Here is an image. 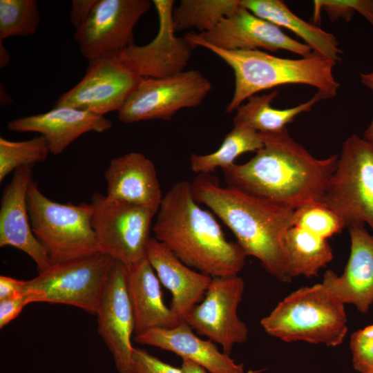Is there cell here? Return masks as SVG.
I'll use <instances>...</instances> for the list:
<instances>
[{
	"mask_svg": "<svg viewBox=\"0 0 373 373\" xmlns=\"http://www.w3.org/2000/svg\"><path fill=\"white\" fill-rule=\"evenodd\" d=\"M191 185L195 200L209 208L230 229L247 256L257 258L279 281L291 280L283 241L293 226L294 210L233 186H222L210 174H198Z\"/></svg>",
	"mask_w": 373,
	"mask_h": 373,
	"instance_id": "obj_3",
	"label": "cell"
},
{
	"mask_svg": "<svg viewBox=\"0 0 373 373\" xmlns=\"http://www.w3.org/2000/svg\"><path fill=\"white\" fill-rule=\"evenodd\" d=\"M260 324L267 334L285 342L331 347L343 342L348 329L344 304L322 283L291 292L262 318Z\"/></svg>",
	"mask_w": 373,
	"mask_h": 373,
	"instance_id": "obj_5",
	"label": "cell"
},
{
	"mask_svg": "<svg viewBox=\"0 0 373 373\" xmlns=\"http://www.w3.org/2000/svg\"><path fill=\"white\" fill-rule=\"evenodd\" d=\"M160 281L146 258L126 268V288L134 316V333L170 329L182 323L162 298Z\"/></svg>",
	"mask_w": 373,
	"mask_h": 373,
	"instance_id": "obj_23",
	"label": "cell"
},
{
	"mask_svg": "<svg viewBox=\"0 0 373 373\" xmlns=\"http://www.w3.org/2000/svg\"><path fill=\"white\" fill-rule=\"evenodd\" d=\"M32 231L42 244L52 265L100 253L92 225L91 204H62L51 200L32 180L27 193Z\"/></svg>",
	"mask_w": 373,
	"mask_h": 373,
	"instance_id": "obj_6",
	"label": "cell"
},
{
	"mask_svg": "<svg viewBox=\"0 0 373 373\" xmlns=\"http://www.w3.org/2000/svg\"><path fill=\"white\" fill-rule=\"evenodd\" d=\"M361 81L365 86L373 92V71L369 73L361 74ZM363 137L373 142V117L370 125L364 131Z\"/></svg>",
	"mask_w": 373,
	"mask_h": 373,
	"instance_id": "obj_38",
	"label": "cell"
},
{
	"mask_svg": "<svg viewBox=\"0 0 373 373\" xmlns=\"http://www.w3.org/2000/svg\"><path fill=\"white\" fill-rule=\"evenodd\" d=\"M204 41L227 50H285L308 57L312 48L286 35L278 26L240 5L209 32L197 33Z\"/></svg>",
	"mask_w": 373,
	"mask_h": 373,
	"instance_id": "obj_16",
	"label": "cell"
},
{
	"mask_svg": "<svg viewBox=\"0 0 373 373\" xmlns=\"http://www.w3.org/2000/svg\"><path fill=\"white\" fill-rule=\"evenodd\" d=\"M322 202L346 227L367 224L373 231V142L355 134L344 141Z\"/></svg>",
	"mask_w": 373,
	"mask_h": 373,
	"instance_id": "obj_7",
	"label": "cell"
},
{
	"mask_svg": "<svg viewBox=\"0 0 373 373\" xmlns=\"http://www.w3.org/2000/svg\"><path fill=\"white\" fill-rule=\"evenodd\" d=\"M240 5L257 17L287 28L300 37L313 52L334 63L341 61L343 52L333 34L311 24L293 13L280 0H240Z\"/></svg>",
	"mask_w": 373,
	"mask_h": 373,
	"instance_id": "obj_24",
	"label": "cell"
},
{
	"mask_svg": "<svg viewBox=\"0 0 373 373\" xmlns=\"http://www.w3.org/2000/svg\"><path fill=\"white\" fill-rule=\"evenodd\" d=\"M31 167L14 171L10 183L4 188L0 207V247L17 248L30 257L39 272L52 262L47 251L34 234L29 218L27 193L32 182Z\"/></svg>",
	"mask_w": 373,
	"mask_h": 373,
	"instance_id": "obj_17",
	"label": "cell"
},
{
	"mask_svg": "<svg viewBox=\"0 0 373 373\" xmlns=\"http://www.w3.org/2000/svg\"><path fill=\"white\" fill-rule=\"evenodd\" d=\"M293 225L327 239L346 227L342 218L323 202H312L294 210Z\"/></svg>",
	"mask_w": 373,
	"mask_h": 373,
	"instance_id": "obj_31",
	"label": "cell"
},
{
	"mask_svg": "<svg viewBox=\"0 0 373 373\" xmlns=\"http://www.w3.org/2000/svg\"><path fill=\"white\" fill-rule=\"evenodd\" d=\"M354 368L363 373L373 367V325L354 332L350 338Z\"/></svg>",
	"mask_w": 373,
	"mask_h": 373,
	"instance_id": "obj_33",
	"label": "cell"
},
{
	"mask_svg": "<svg viewBox=\"0 0 373 373\" xmlns=\"http://www.w3.org/2000/svg\"><path fill=\"white\" fill-rule=\"evenodd\" d=\"M35 303V296L28 291L15 296L0 300V328L14 320L29 303Z\"/></svg>",
	"mask_w": 373,
	"mask_h": 373,
	"instance_id": "obj_35",
	"label": "cell"
},
{
	"mask_svg": "<svg viewBox=\"0 0 373 373\" xmlns=\"http://www.w3.org/2000/svg\"><path fill=\"white\" fill-rule=\"evenodd\" d=\"M146 259L160 283L171 293V310L184 322L193 307L202 300L212 278L191 269L154 237L149 242Z\"/></svg>",
	"mask_w": 373,
	"mask_h": 373,
	"instance_id": "obj_21",
	"label": "cell"
},
{
	"mask_svg": "<svg viewBox=\"0 0 373 373\" xmlns=\"http://www.w3.org/2000/svg\"><path fill=\"white\" fill-rule=\"evenodd\" d=\"M106 195L146 207L156 213L163 195L153 162L139 152L113 158L104 173Z\"/></svg>",
	"mask_w": 373,
	"mask_h": 373,
	"instance_id": "obj_20",
	"label": "cell"
},
{
	"mask_svg": "<svg viewBox=\"0 0 373 373\" xmlns=\"http://www.w3.org/2000/svg\"><path fill=\"white\" fill-rule=\"evenodd\" d=\"M283 253L288 274L294 277L316 276L318 271L333 258L327 239L297 226H291L283 241Z\"/></svg>",
	"mask_w": 373,
	"mask_h": 373,
	"instance_id": "obj_26",
	"label": "cell"
},
{
	"mask_svg": "<svg viewBox=\"0 0 373 373\" xmlns=\"http://www.w3.org/2000/svg\"><path fill=\"white\" fill-rule=\"evenodd\" d=\"M8 128L17 132H36L47 140L50 153H61L70 144L88 132L104 133L113 126L111 120L94 113L68 106L10 121Z\"/></svg>",
	"mask_w": 373,
	"mask_h": 373,
	"instance_id": "obj_19",
	"label": "cell"
},
{
	"mask_svg": "<svg viewBox=\"0 0 373 373\" xmlns=\"http://www.w3.org/2000/svg\"><path fill=\"white\" fill-rule=\"evenodd\" d=\"M150 8L148 0H97L74 34L81 54L90 61L133 44V29Z\"/></svg>",
	"mask_w": 373,
	"mask_h": 373,
	"instance_id": "obj_13",
	"label": "cell"
},
{
	"mask_svg": "<svg viewBox=\"0 0 373 373\" xmlns=\"http://www.w3.org/2000/svg\"><path fill=\"white\" fill-rule=\"evenodd\" d=\"M95 315L97 332L113 358L118 373H129L135 347L133 312L126 288V267L115 260Z\"/></svg>",
	"mask_w": 373,
	"mask_h": 373,
	"instance_id": "obj_15",
	"label": "cell"
},
{
	"mask_svg": "<svg viewBox=\"0 0 373 373\" xmlns=\"http://www.w3.org/2000/svg\"><path fill=\"white\" fill-rule=\"evenodd\" d=\"M159 29L155 38L144 46L134 43L118 52L120 59L142 78H162L185 70L192 47L175 35L173 0H153Z\"/></svg>",
	"mask_w": 373,
	"mask_h": 373,
	"instance_id": "obj_14",
	"label": "cell"
},
{
	"mask_svg": "<svg viewBox=\"0 0 373 373\" xmlns=\"http://www.w3.org/2000/svg\"><path fill=\"white\" fill-rule=\"evenodd\" d=\"M115 261L100 252L52 264L26 280V290L33 294L35 303L68 305L95 314Z\"/></svg>",
	"mask_w": 373,
	"mask_h": 373,
	"instance_id": "obj_8",
	"label": "cell"
},
{
	"mask_svg": "<svg viewBox=\"0 0 373 373\" xmlns=\"http://www.w3.org/2000/svg\"><path fill=\"white\" fill-rule=\"evenodd\" d=\"M211 88L210 81L197 70L143 78L118 112V118L127 124L169 120L180 109L200 106Z\"/></svg>",
	"mask_w": 373,
	"mask_h": 373,
	"instance_id": "obj_10",
	"label": "cell"
},
{
	"mask_svg": "<svg viewBox=\"0 0 373 373\" xmlns=\"http://www.w3.org/2000/svg\"><path fill=\"white\" fill-rule=\"evenodd\" d=\"M239 6L240 0H182L173 10L175 31L195 28L209 32Z\"/></svg>",
	"mask_w": 373,
	"mask_h": 373,
	"instance_id": "obj_28",
	"label": "cell"
},
{
	"mask_svg": "<svg viewBox=\"0 0 373 373\" xmlns=\"http://www.w3.org/2000/svg\"><path fill=\"white\" fill-rule=\"evenodd\" d=\"M97 0H73L70 19L77 29L82 26L89 17Z\"/></svg>",
	"mask_w": 373,
	"mask_h": 373,
	"instance_id": "obj_36",
	"label": "cell"
},
{
	"mask_svg": "<svg viewBox=\"0 0 373 373\" xmlns=\"http://www.w3.org/2000/svg\"><path fill=\"white\" fill-rule=\"evenodd\" d=\"M40 22L35 0H0V40L34 35Z\"/></svg>",
	"mask_w": 373,
	"mask_h": 373,
	"instance_id": "obj_30",
	"label": "cell"
},
{
	"mask_svg": "<svg viewBox=\"0 0 373 373\" xmlns=\"http://www.w3.org/2000/svg\"><path fill=\"white\" fill-rule=\"evenodd\" d=\"M134 341L140 345H151L171 352L190 360L209 373H258L246 372L242 363H237L230 355L221 352L213 342L195 335L185 322L170 329H152L135 335Z\"/></svg>",
	"mask_w": 373,
	"mask_h": 373,
	"instance_id": "obj_22",
	"label": "cell"
},
{
	"mask_svg": "<svg viewBox=\"0 0 373 373\" xmlns=\"http://www.w3.org/2000/svg\"><path fill=\"white\" fill-rule=\"evenodd\" d=\"M10 59V52L3 46V41L0 40V68H3L7 66L9 64Z\"/></svg>",
	"mask_w": 373,
	"mask_h": 373,
	"instance_id": "obj_40",
	"label": "cell"
},
{
	"mask_svg": "<svg viewBox=\"0 0 373 373\" xmlns=\"http://www.w3.org/2000/svg\"><path fill=\"white\" fill-rule=\"evenodd\" d=\"M181 369L184 373H207L204 367L188 359H182Z\"/></svg>",
	"mask_w": 373,
	"mask_h": 373,
	"instance_id": "obj_39",
	"label": "cell"
},
{
	"mask_svg": "<svg viewBox=\"0 0 373 373\" xmlns=\"http://www.w3.org/2000/svg\"><path fill=\"white\" fill-rule=\"evenodd\" d=\"M313 3L316 22L321 20L322 10L325 11L332 21L343 18L347 21L357 12L373 26V0H315Z\"/></svg>",
	"mask_w": 373,
	"mask_h": 373,
	"instance_id": "obj_32",
	"label": "cell"
},
{
	"mask_svg": "<svg viewBox=\"0 0 373 373\" xmlns=\"http://www.w3.org/2000/svg\"><path fill=\"white\" fill-rule=\"evenodd\" d=\"M349 228L350 254L341 276L327 270L322 284L336 299L366 313L373 303V236L364 225Z\"/></svg>",
	"mask_w": 373,
	"mask_h": 373,
	"instance_id": "obj_18",
	"label": "cell"
},
{
	"mask_svg": "<svg viewBox=\"0 0 373 373\" xmlns=\"http://www.w3.org/2000/svg\"><path fill=\"white\" fill-rule=\"evenodd\" d=\"M264 146L260 133L243 124L233 123L231 131L224 137L219 148L211 153L190 157L191 170L198 174H210L217 169H224L233 164L240 155L257 152Z\"/></svg>",
	"mask_w": 373,
	"mask_h": 373,
	"instance_id": "obj_27",
	"label": "cell"
},
{
	"mask_svg": "<svg viewBox=\"0 0 373 373\" xmlns=\"http://www.w3.org/2000/svg\"><path fill=\"white\" fill-rule=\"evenodd\" d=\"M363 373H373V367L368 370L367 371L363 372Z\"/></svg>",
	"mask_w": 373,
	"mask_h": 373,
	"instance_id": "obj_42",
	"label": "cell"
},
{
	"mask_svg": "<svg viewBox=\"0 0 373 373\" xmlns=\"http://www.w3.org/2000/svg\"><path fill=\"white\" fill-rule=\"evenodd\" d=\"M26 280L10 276H0V300L7 299L25 292Z\"/></svg>",
	"mask_w": 373,
	"mask_h": 373,
	"instance_id": "obj_37",
	"label": "cell"
},
{
	"mask_svg": "<svg viewBox=\"0 0 373 373\" xmlns=\"http://www.w3.org/2000/svg\"><path fill=\"white\" fill-rule=\"evenodd\" d=\"M261 134L264 146L250 160L222 169L227 186L293 210L322 202L339 156L314 157L287 128Z\"/></svg>",
	"mask_w": 373,
	"mask_h": 373,
	"instance_id": "obj_1",
	"label": "cell"
},
{
	"mask_svg": "<svg viewBox=\"0 0 373 373\" xmlns=\"http://www.w3.org/2000/svg\"><path fill=\"white\" fill-rule=\"evenodd\" d=\"M278 95L274 90L268 94L253 95L246 103L236 110L233 123L243 124L260 133L271 134L281 132L287 128V124L305 112L310 111L313 106L323 98L316 92L307 102L296 106L278 109L271 106V102Z\"/></svg>",
	"mask_w": 373,
	"mask_h": 373,
	"instance_id": "obj_25",
	"label": "cell"
},
{
	"mask_svg": "<svg viewBox=\"0 0 373 373\" xmlns=\"http://www.w3.org/2000/svg\"><path fill=\"white\" fill-rule=\"evenodd\" d=\"M129 373H184L182 370L161 361L146 350L135 347Z\"/></svg>",
	"mask_w": 373,
	"mask_h": 373,
	"instance_id": "obj_34",
	"label": "cell"
},
{
	"mask_svg": "<svg viewBox=\"0 0 373 373\" xmlns=\"http://www.w3.org/2000/svg\"><path fill=\"white\" fill-rule=\"evenodd\" d=\"M143 78L120 59L118 52L89 61L82 79L64 93L55 106H68L102 115L119 112Z\"/></svg>",
	"mask_w": 373,
	"mask_h": 373,
	"instance_id": "obj_12",
	"label": "cell"
},
{
	"mask_svg": "<svg viewBox=\"0 0 373 373\" xmlns=\"http://www.w3.org/2000/svg\"><path fill=\"white\" fill-rule=\"evenodd\" d=\"M152 230L183 263L211 278L238 275L245 265L244 251L226 238L211 212L200 207L186 180L163 195Z\"/></svg>",
	"mask_w": 373,
	"mask_h": 373,
	"instance_id": "obj_2",
	"label": "cell"
},
{
	"mask_svg": "<svg viewBox=\"0 0 373 373\" xmlns=\"http://www.w3.org/2000/svg\"><path fill=\"white\" fill-rule=\"evenodd\" d=\"M12 101L10 100L9 96H8V94L6 93L4 89L2 90V88H1V104L3 106L8 105Z\"/></svg>",
	"mask_w": 373,
	"mask_h": 373,
	"instance_id": "obj_41",
	"label": "cell"
},
{
	"mask_svg": "<svg viewBox=\"0 0 373 373\" xmlns=\"http://www.w3.org/2000/svg\"><path fill=\"white\" fill-rule=\"evenodd\" d=\"M245 287L238 275L212 278L202 300L184 321L198 334L219 344L228 355L234 345L248 339L247 327L238 315Z\"/></svg>",
	"mask_w": 373,
	"mask_h": 373,
	"instance_id": "obj_11",
	"label": "cell"
},
{
	"mask_svg": "<svg viewBox=\"0 0 373 373\" xmlns=\"http://www.w3.org/2000/svg\"><path fill=\"white\" fill-rule=\"evenodd\" d=\"M90 204L92 225L101 252L126 268L144 260L156 213L99 193L93 195Z\"/></svg>",
	"mask_w": 373,
	"mask_h": 373,
	"instance_id": "obj_9",
	"label": "cell"
},
{
	"mask_svg": "<svg viewBox=\"0 0 373 373\" xmlns=\"http://www.w3.org/2000/svg\"><path fill=\"white\" fill-rule=\"evenodd\" d=\"M184 38L193 49L203 47L209 50L233 70L235 88L227 113L236 111L256 93L278 86H311L323 99L336 96L340 87L333 73L336 63L314 52L300 59L283 58L260 50L220 49L204 41L195 32H188Z\"/></svg>",
	"mask_w": 373,
	"mask_h": 373,
	"instance_id": "obj_4",
	"label": "cell"
},
{
	"mask_svg": "<svg viewBox=\"0 0 373 373\" xmlns=\"http://www.w3.org/2000/svg\"><path fill=\"white\" fill-rule=\"evenodd\" d=\"M50 153L49 145L43 136L24 141H10L0 137V182L17 169L32 166L45 161Z\"/></svg>",
	"mask_w": 373,
	"mask_h": 373,
	"instance_id": "obj_29",
	"label": "cell"
}]
</instances>
